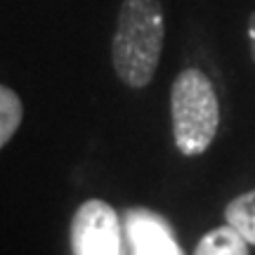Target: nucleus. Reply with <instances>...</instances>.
Instances as JSON below:
<instances>
[{
  "label": "nucleus",
  "mask_w": 255,
  "mask_h": 255,
  "mask_svg": "<svg viewBox=\"0 0 255 255\" xmlns=\"http://www.w3.org/2000/svg\"><path fill=\"white\" fill-rule=\"evenodd\" d=\"M123 227L119 213L109 203L90 199L81 203L71 218V253L76 255H121Z\"/></svg>",
  "instance_id": "nucleus-3"
},
{
  "label": "nucleus",
  "mask_w": 255,
  "mask_h": 255,
  "mask_svg": "<svg viewBox=\"0 0 255 255\" xmlns=\"http://www.w3.org/2000/svg\"><path fill=\"white\" fill-rule=\"evenodd\" d=\"M248 244L244 234L239 232L234 225H222L206 232L199 239V244L194 248L196 255H246L248 253Z\"/></svg>",
  "instance_id": "nucleus-5"
},
{
  "label": "nucleus",
  "mask_w": 255,
  "mask_h": 255,
  "mask_svg": "<svg viewBox=\"0 0 255 255\" xmlns=\"http://www.w3.org/2000/svg\"><path fill=\"white\" fill-rule=\"evenodd\" d=\"M165 21L161 0H123L111 40L116 76L130 88L151 83L163 52Z\"/></svg>",
  "instance_id": "nucleus-1"
},
{
  "label": "nucleus",
  "mask_w": 255,
  "mask_h": 255,
  "mask_svg": "<svg viewBox=\"0 0 255 255\" xmlns=\"http://www.w3.org/2000/svg\"><path fill=\"white\" fill-rule=\"evenodd\" d=\"M225 220L244 234L251 246H255V189L229 201L225 208Z\"/></svg>",
  "instance_id": "nucleus-6"
},
{
  "label": "nucleus",
  "mask_w": 255,
  "mask_h": 255,
  "mask_svg": "<svg viewBox=\"0 0 255 255\" xmlns=\"http://www.w3.org/2000/svg\"><path fill=\"white\" fill-rule=\"evenodd\" d=\"M173 137L184 156H201L215 139L220 104L210 78L199 69H184L173 83Z\"/></svg>",
  "instance_id": "nucleus-2"
},
{
  "label": "nucleus",
  "mask_w": 255,
  "mask_h": 255,
  "mask_svg": "<svg viewBox=\"0 0 255 255\" xmlns=\"http://www.w3.org/2000/svg\"><path fill=\"white\" fill-rule=\"evenodd\" d=\"M248 40H251V55L255 59V12L248 17Z\"/></svg>",
  "instance_id": "nucleus-8"
},
{
  "label": "nucleus",
  "mask_w": 255,
  "mask_h": 255,
  "mask_svg": "<svg viewBox=\"0 0 255 255\" xmlns=\"http://www.w3.org/2000/svg\"><path fill=\"white\" fill-rule=\"evenodd\" d=\"M130 253L135 255H182V246L177 244L173 227L168 220L146 208H130L123 215Z\"/></svg>",
  "instance_id": "nucleus-4"
},
{
  "label": "nucleus",
  "mask_w": 255,
  "mask_h": 255,
  "mask_svg": "<svg viewBox=\"0 0 255 255\" xmlns=\"http://www.w3.org/2000/svg\"><path fill=\"white\" fill-rule=\"evenodd\" d=\"M24 119V104L19 95L12 88L2 85L0 88V146H7L9 139L21 126Z\"/></svg>",
  "instance_id": "nucleus-7"
}]
</instances>
